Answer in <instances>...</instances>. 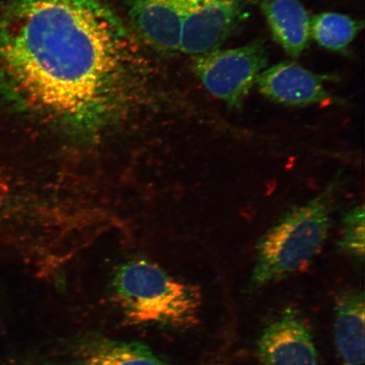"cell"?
Returning a JSON list of instances; mask_svg holds the SVG:
<instances>
[{
    "instance_id": "cell-1",
    "label": "cell",
    "mask_w": 365,
    "mask_h": 365,
    "mask_svg": "<svg viewBox=\"0 0 365 365\" xmlns=\"http://www.w3.org/2000/svg\"><path fill=\"white\" fill-rule=\"evenodd\" d=\"M103 0H10L0 11V97L54 115L97 113L143 75Z\"/></svg>"
},
{
    "instance_id": "cell-2",
    "label": "cell",
    "mask_w": 365,
    "mask_h": 365,
    "mask_svg": "<svg viewBox=\"0 0 365 365\" xmlns=\"http://www.w3.org/2000/svg\"><path fill=\"white\" fill-rule=\"evenodd\" d=\"M344 185V176L337 173L321 192L289 209L264 232L257 245L250 289L284 280L317 257L329 235L332 214Z\"/></svg>"
},
{
    "instance_id": "cell-3",
    "label": "cell",
    "mask_w": 365,
    "mask_h": 365,
    "mask_svg": "<svg viewBox=\"0 0 365 365\" xmlns=\"http://www.w3.org/2000/svg\"><path fill=\"white\" fill-rule=\"evenodd\" d=\"M114 304L130 325L190 329L197 325L202 292L145 259H134L114 274Z\"/></svg>"
},
{
    "instance_id": "cell-4",
    "label": "cell",
    "mask_w": 365,
    "mask_h": 365,
    "mask_svg": "<svg viewBox=\"0 0 365 365\" xmlns=\"http://www.w3.org/2000/svg\"><path fill=\"white\" fill-rule=\"evenodd\" d=\"M262 41L231 49L217 48L195 56L194 71L210 93L230 108H240L258 76L267 68Z\"/></svg>"
},
{
    "instance_id": "cell-5",
    "label": "cell",
    "mask_w": 365,
    "mask_h": 365,
    "mask_svg": "<svg viewBox=\"0 0 365 365\" xmlns=\"http://www.w3.org/2000/svg\"><path fill=\"white\" fill-rule=\"evenodd\" d=\"M250 0H185L180 52L198 56L217 49L244 21Z\"/></svg>"
},
{
    "instance_id": "cell-6",
    "label": "cell",
    "mask_w": 365,
    "mask_h": 365,
    "mask_svg": "<svg viewBox=\"0 0 365 365\" xmlns=\"http://www.w3.org/2000/svg\"><path fill=\"white\" fill-rule=\"evenodd\" d=\"M257 351L263 365H321L312 332L292 308L264 328Z\"/></svg>"
},
{
    "instance_id": "cell-7",
    "label": "cell",
    "mask_w": 365,
    "mask_h": 365,
    "mask_svg": "<svg viewBox=\"0 0 365 365\" xmlns=\"http://www.w3.org/2000/svg\"><path fill=\"white\" fill-rule=\"evenodd\" d=\"M325 78L295 63L284 62L266 68L258 76L259 93L272 102L305 107L330 99Z\"/></svg>"
},
{
    "instance_id": "cell-8",
    "label": "cell",
    "mask_w": 365,
    "mask_h": 365,
    "mask_svg": "<svg viewBox=\"0 0 365 365\" xmlns=\"http://www.w3.org/2000/svg\"><path fill=\"white\" fill-rule=\"evenodd\" d=\"M185 0H122L132 24L160 51H180Z\"/></svg>"
},
{
    "instance_id": "cell-9",
    "label": "cell",
    "mask_w": 365,
    "mask_h": 365,
    "mask_svg": "<svg viewBox=\"0 0 365 365\" xmlns=\"http://www.w3.org/2000/svg\"><path fill=\"white\" fill-rule=\"evenodd\" d=\"M364 292H341L335 299L334 342L342 365H363L364 352Z\"/></svg>"
},
{
    "instance_id": "cell-10",
    "label": "cell",
    "mask_w": 365,
    "mask_h": 365,
    "mask_svg": "<svg viewBox=\"0 0 365 365\" xmlns=\"http://www.w3.org/2000/svg\"><path fill=\"white\" fill-rule=\"evenodd\" d=\"M261 8L274 39L289 56H300L312 38L307 9L299 0H263Z\"/></svg>"
},
{
    "instance_id": "cell-11",
    "label": "cell",
    "mask_w": 365,
    "mask_h": 365,
    "mask_svg": "<svg viewBox=\"0 0 365 365\" xmlns=\"http://www.w3.org/2000/svg\"><path fill=\"white\" fill-rule=\"evenodd\" d=\"M77 355L82 365H170L143 344L104 337L82 341Z\"/></svg>"
},
{
    "instance_id": "cell-12",
    "label": "cell",
    "mask_w": 365,
    "mask_h": 365,
    "mask_svg": "<svg viewBox=\"0 0 365 365\" xmlns=\"http://www.w3.org/2000/svg\"><path fill=\"white\" fill-rule=\"evenodd\" d=\"M364 21L334 12L318 14L310 21V35L324 48L344 51L364 29Z\"/></svg>"
},
{
    "instance_id": "cell-13",
    "label": "cell",
    "mask_w": 365,
    "mask_h": 365,
    "mask_svg": "<svg viewBox=\"0 0 365 365\" xmlns=\"http://www.w3.org/2000/svg\"><path fill=\"white\" fill-rule=\"evenodd\" d=\"M339 247L356 262L364 259V205H356L342 217Z\"/></svg>"
}]
</instances>
